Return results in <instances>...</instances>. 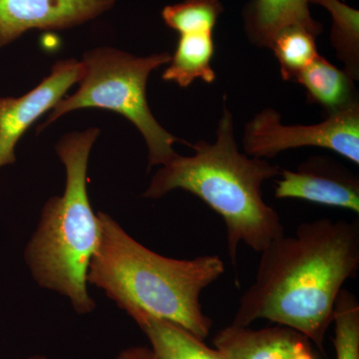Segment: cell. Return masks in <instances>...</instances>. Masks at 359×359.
I'll list each match as a JSON object with an SVG mask.
<instances>
[{
	"label": "cell",
	"mask_w": 359,
	"mask_h": 359,
	"mask_svg": "<svg viewBox=\"0 0 359 359\" xmlns=\"http://www.w3.org/2000/svg\"><path fill=\"white\" fill-rule=\"evenodd\" d=\"M83 74L81 61H57L50 74L35 88L20 97L0 96V168L16 162L15 147L37 120L78 84Z\"/></svg>",
	"instance_id": "52a82bcc"
},
{
	"label": "cell",
	"mask_w": 359,
	"mask_h": 359,
	"mask_svg": "<svg viewBox=\"0 0 359 359\" xmlns=\"http://www.w3.org/2000/svg\"><path fill=\"white\" fill-rule=\"evenodd\" d=\"M316 37L301 26L283 28L269 45L280 63V74L285 81H295L297 76L320 55Z\"/></svg>",
	"instance_id": "2e32d148"
},
{
	"label": "cell",
	"mask_w": 359,
	"mask_h": 359,
	"mask_svg": "<svg viewBox=\"0 0 359 359\" xmlns=\"http://www.w3.org/2000/svg\"><path fill=\"white\" fill-rule=\"evenodd\" d=\"M214 54L212 33L180 35L176 50L163 73V80L174 82L181 88H187L198 79L212 83L216 80V73L212 67Z\"/></svg>",
	"instance_id": "5bb4252c"
},
{
	"label": "cell",
	"mask_w": 359,
	"mask_h": 359,
	"mask_svg": "<svg viewBox=\"0 0 359 359\" xmlns=\"http://www.w3.org/2000/svg\"><path fill=\"white\" fill-rule=\"evenodd\" d=\"M171 56L168 52L136 56L113 47L85 52L81 61L83 74L76 92L65 96L49 111L39 131L73 111H112L126 118L143 136L148 148V170L164 166L178 155L174 145L181 140L160 125L151 112L147 82L153 71L169 65Z\"/></svg>",
	"instance_id": "5b68a950"
},
{
	"label": "cell",
	"mask_w": 359,
	"mask_h": 359,
	"mask_svg": "<svg viewBox=\"0 0 359 359\" xmlns=\"http://www.w3.org/2000/svg\"><path fill=\"white\" fill-rule=\"evenodd\" d=\"M223 13L221 0H185L165 6L162 18L167 26L180 35L212 33Z\"/></svg>",
	"instance_id": "e0dca14e"
},
{
	"label": "cell",
	"mask_w": 359,
	"mask_h": 359,
	"mask_svg": "<svg viewBox=\"0 0 359 359\" xmlns=\"http://www.w3.org/2000/svg\"><path fill=\"white\" fill-rule=\"evenodd\" d=\"M130 316L147 337L155 359H224L216 348L173 321L143 313Z\"/></svg>",
	"instance_id": "4fadbf2b"
},
{
	"label": "cell",
	"mask_w": 359,
	"mask_h": 359,
	"mask_svg": "<svg viewBox=\"0 0 359 359\" xmlns=\"http://www.w3.org/2000/svg\"><path fill=\"white\" fill-rule=\"evenodd\" d=\"M117 0H0V48L32 29L65 30L111 11Z\"/></svg>",
	"instance_id": "9c48e42d"
},
{
	"label": "cell",
	"mask_w": 359,
	"mask_h": 359,
	"mask_svg": "<svg viewBox=\"0 0 359 359\" xmlns=\"http://www.w3.org/2000/svg\"><path fill=\"white\" fill-rule=\"evenodd\" d=\"M327 9L332 18L330 43L344 70L354 81L359 79V11L340 0H309Z\"/></svg>",
	"instance_id": "9a60e30c"
},
{
	"label": "cell",
	"mask_w": 359,
	"mask_h": 359,
	"mask_svg": "<svg viewBox=\"0 0 359 359\" xmlns=\"http://www.w3.org/2000/svg\"><path fill=\"white\" fill-rule=\"evenodd\" d=\"M27 359H49V358H47L46 356H43V355H33V356H32V358H29Z\"/></svg>",
	"instance_id": "ffe728a7"
},
{
	"label": "cell",
	"mask_w": 359,
	"mask_h": 359,
	"mask_svg": "<svg viewBox=\"0 0 359 359\" xmlns=\"http://www.w3.org/2000/svg\"><path fill=\"white\" fill-rule=\"evenodd\" d=\"M97 214L101 238L87 282L104 290L129 316L143 313L173 321L204 340L212 320L203 311L200 297L224 275L222 257L162 256L137 242L109 215Z\"/></svg>",
	"instance_id": "3957f363"
},
{
	"label": "cell",
	"mask_w": 359,
	"mask_h": 359,
	"mask_svg": "<svg viewBox=\"0 0 359 359\" xmlns=\"http://www.w3.org/2000/svg\"><path fill=\"white\" fill-rule=\"evenodd\" d=\"M332 323L337 359H359V304L349 290L342 289L339 292Z\"/></svg>",
	"instance_id": "ac0fdd59"
},
{
	"label": "cell",
	"mask_w": 359,
	"mask_h": 359,
	"mask_svg": "<svg viewBox=\"0 0 359 359\" xmlns=\"http://www.w3.org/2000/svg\"><path fill=\"white\" fill-rule=\"evenodd\" d=\"M276 199H297L359 212V180L339 163L313 156L297 170H280Z\"/></svg>",
	"instance_id": "ba28073f"
},
{
	"label": "cell",
	"mask_w": 359,
	"mask_h": 359,
	"mask_svg": "<svg viewBox=\"0 0 359 359\" xmlns=\"http://www.w3.org/2000/svg\"><path fill=\"white\" fill-rule=\"evenodd\" d=\"M243 146L245 154L264 160L289 149L325 148L358 166L359 105L313 125L283 124L278 111L266 108L245 125Z\"/></svg>",
	"instance_id": "8992f818"
},
{
	"label": "cell",
	"mask_w": 359,
	"mask_h": 359,
	"mask_svg": "<svg viewBox=\"0 0 359 359\" xmlns=\"http://www.w3.org/2000/svg\"><path fill=\"white\" fill-rule=\"evenodd\" d=\"M309 0H250L243 9L248 39L259 48H269L276 34L289 26H301L318 36L323 25L309 11Z\"/></svg>",
	"instance_id": "8fae6325"
},
{
	"label": "cell",
	"mask_w": 359,
	"mask_h": 359,
	"mask_svg": "<svg viewBox=\"0 0 359 359\" xmlns=\"http://www.w3.org/2000/svg\"><path fill=\"white\" fill-rule=\"evenodd\" d=\"M309 341L283 325L255 330L231 325L218 332L214 344L224 359H313Z\"/></svg>",
	"instance_id": "30bf717a"
},
{
	"label": "cell",
	"mask_w": 359,
	"mask_h": 359,
	"mask_svg": "<svg viewBox=\"0 0 359 359\" xmlns=\"http://www.w3.org/2000/svg\"><path fill=\"white\" fill-rule=\"evenodd\" d=\"M359 269L358 222L320 219L276 238L261 252L256 278L231 325L268 320L323 348L335 302Z\"/></svg>",
	"instance_id": "6da1fadb"
},
{
	"label": "cell",
	"mask_w": 359,
	"mask_h": 359,
	"mask_svg": "<svg viewBox=\"0 0 359 359\" xmlns=\"http://www.w3.org/2000/svg\"><path fill=\"white\" fill-rule=\"evenodd\" d=\"M313 359H316V358H314Z\"/></svg>",
	"instance_id": "44dd1931"
},
{
	"label": "cell",
	"mask_w": 359,
	"mask_h": 359,
	"mask_svg": "<svg viewBox=\"0 0 359 359\" xmlns=\"http://www.w3.org/2000/svg\"><path fill=\"white\" fill-rule=\"evenodd\" d=\"M117 359H155V356L151 348L132 346L121 351Z\"/></svg>",
	"instance_id": "d6986e66"
},
{
	"label": "cell",
	"mask_w": 359,
	"mask_h": 359,
	"mask_svg": "<svg viewBox=\"0 0 359 359\" xmlns=\"http://www.w3.org/2000/svg\"><path fill=\"white\" fill-rule=\"evenodd\" d=\"M188 145L195 154H178L161 167L144 197L158 200L180 189L202 200L224 219L226 250L233 266H237L242 243L261 252L285 235L280 215L264 202L262 191L264 181L278 176L282 169L268 160L241 152L233 114L226 105L217 126L216 141Z\"/></svg>",
	"instance_id": "7a4b0ae2"
},
{
	"label": "cell",
	"mask_w": 359,
	"mask_h": 359,
	"mask_svg": "<svg viewBox=\"0 0 359 359\" xmlns=\"http://www.w3.org/2000/svg\"><path fill=\"white\" fill-rule=\"evenodd\" d=\"M294 82L306 89L309 102L320 106L327 116L359 105L355 81L320 54Z\"/></svg>",
	"instance_id": "7c38bea8"
},
{
	"label": "cell",
	"mask_w": 359,
	"mask_h": 359,
	"mask_svg": "<svg viewBox=\"0 0 359 359\" xmlns=\"http://www.w3.org/2000/svg\"><path fill=\"white\" fill-rule=\"evenodd\" d=\"M100 134L92 127L65 135L56 153L66 172L65 190L44 205L25 261L41 287L68 297L77 313H92L96 302L87 290V273L101 238L98 214L87 192L90 153Z\"/></svg>",
	"instance_id": "277c9868"
}]
</instances>
